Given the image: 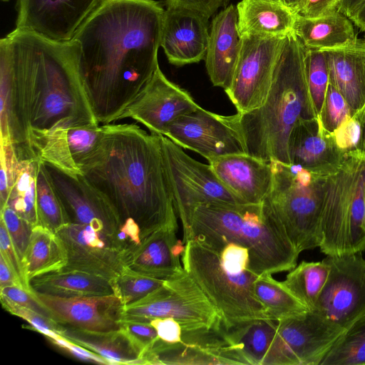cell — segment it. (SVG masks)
I'll return each instance as SVG.
<instances>
[{
    "instance_id": "cell-27",
    "label": "cell",
    "mask_w": 365,
    "mask_h": 365,
    "mask_svg": "<svg viewBox=\"0 0 365 365\" xmlns=\"http://www.w3.org/2000/svg\"><path fill=\"white\" fill-rule=\"evenodd\" d=\"M236 8L241 36L285 37L293 31L296 14L282 0H242Z\"/></svg>"
},
{
    "instance_id": "cell-45",
    "label": "cell",
    "mask_w": 365,
    "mask_h": 365,
    "mask_svg": "<svg viewBox=\"0 0 365 365\" xmlns=\"http://www.w3.org/2000/svg\"><path fill=\"white\" fill-rule=\"evenodd\" d=\"M120 329L142 354L158 338L155 328L148 322L121 320Z\"/></svg>"
},
{
    "instance_id": "cell-34",
    "label": "cell",
    "mask_w": 365,
    "mask_h": 365,
    "mask_svg": "<svg viewBox=\"0 0 365 365\" xmlns=\"http://www.w3.org/2000/svg\"><path fill=\"white\" fill-rule=\"evenodd\" d=\"M145 364H225L221 358L194 343H167L158 338L141 355Z\"/></svg>"
},
{
    "instance_id": "cell-24",
    "label": "cell",
    "mask_w": 365,
    "mask_h": 365,
    "mask_svg": "<svg viewBox=\"0 0 365 365\" xmlns=\"http://www.w3.org/2000/svg\"><path fill=\"white\" fill-rule=\"evenodd\" d=\"M288 153L291 164L318 172L338 163L344 153L317 117L296 124L289 135Z\"/></svg>"
},
{
    "instance_id": "cell-1",
    "label": "cell",
    "mask_w": 365,
    "mask_h": 365,
    "mask_svg": "<svg viewBox=\"0 0 365 365\" xmlns=\"http://www.w3.org/2000/svg\"><path fill=\"white\" fill-rule=\"evenodd\" d=\"M78 41L16 28L0 40L1 140L33 156L32 130L100 125L81 74Z\"/></svg>"
},
{
    "instance_id": "cell-58",
    "label": "cell",
    "mask_w": 365,
    "mask_h": 365,
    "mask_svg": "<svg viewBox=\"0 0 365 365\" xmlns=\"http://www.w3.org/2000/svg\"><path fill=\"white\" fill-rule=\"evenodd\" d=\"M349 1V0H344V2H343V5H342V7H341V9H343V7Z\"/></svg>"
},
{
    "instance_id": "cell-15",
    "label": "cell",
    "mask_w": 365,
    "mask_h": 365,
    "mask_svg": "<svg viewBox=\"0 0 365 365\" xmlns=\"http://www.w3.org/2000/svg\"><path fill=\"white\" fill-rule=\"evenodd\" d=\"M68 257L64 269H77L108 279L117 278L127 267L128 255L116 235L91 225L70 222L56 232Z\"/></svg>"
},
{
    "instance_id": "cell-33",
    "label": "cell",
    "mask_w": 365,
    "mask_h": 365,
    "mask_svg": "<svg viewBox=\"0 0 365 365\" xmlns=\"http://www.w3.org/2000/svg\"><path fill=\"white\" fill-rule=\"evenodd\" d=\"M39 164L40 160L35 157L18 158L6 203L33 227L38 225L36 181Z\"/></svg>"
},
{
    "instance_id": "cell-3",
    "label": "cell",
    "mask_w": 365,
    "mask_h": 365,
    "mask_svg": "<svg viewBox=\"0 0 365 365\" xmlns=\"http://www.w3.org/2000/svg\"><path fill=\"white\" fill-rule=\"evenodd\" d=\"M102 126L99 145L81 167L83 176L112 202L123 222L132 218L139 225L141 238L161 228L178 230L161 135L135 123Z\"/></svg>"
},
{
    "instance_id": "cell-20",
    "label": "cell",
    "mask_w": 365,
    "mask_h": 365,
    "mask_svg": "<svg viewBox=\"0 0 365 365\" xmlns=\"http://www.w3.org/2000/svg\"><path fill=\"white\" fill-rule=\"evenodd\" d=\"M31 292L53 319L62 326L94 331L120 329L125 305L115 294L60 297L31 289Z\"/></svg>"
},
{
    "instance_id": "cell-7",
    "label": "cell",
    "mask_w": 365,
    "mask_h": 365,
    "mask_svg": "<svg viewBox=\"0 0 365 365\" xmlns=\"http://www.w3.org/2000/svg\"><path fill=\"white\" fill-rule=\"evenodd\" d=\"M181 262L217 309L225 327L270 319L255 292L254 283L259 275L247 265L225 259L218 251L194 240L185 244Z\"/></svg>"
},
{
    "instance_id": "cell-49",
    "label": "cell",
    "mask_w": 365,
    "mask_h": 365,
    "mask_svg": "<svg viewBox=\"0 0 365 365\" xmlns=\"http://www.w3.org/2000/svg\"><path fill=\"white\" fill-rule=\"evenodd\" d=\"M344 0H302L296 14L308 18L341 12Z\"/></svg>"
},
{
    "instance_id": "cell-39",
    "label": "cell",
    "mask_w": 365,
    "mask_h": 365,
    "mask_svg": "<svg viewBox=\"0 0 365 365\" xmlns=\"http://www.w3.org/2000/svg\"><path fill=\"white\" fill-rule=\"evenodd\" d=\"M163 279L151 277L126 267L113 279L115 294L125 306L131 304L162 287Z\"/></svg>"
},
{
    "instance_id": "cell-13",
    "label": "cell",
    "mask_w": 365,
    "mask_h": 365,
    "mask_svg": "<svg viewBox=\"0 0 365 365\" xmlns=\"http://www.w3.org/2000/svg\"><path fill=\"white\" fill-rule=\"evenodd\" d=\"M163 135L208 162L230 154H247L237 113L222 115L200 106L174 120Z\"/></svg>"
},
{
    "instance_id": "cell-21",
    "label": "cell",
    "mask_w": 365,
    "mask_h": 365,
    "mask_svg": "<svg viewBox=\"0 0 365 365\" xmlns=\"http://www.w3.org/2000/svg\"><path fill=\"white\" fill-rule=\"evenodd\" d=\"M208 20L188 9L165 10L160 46L171 64L181 66L205 59L210 36Z\"/></svg>"
},
{
    "instance_id": "cell-41",
    "label": "cell",
    "mask_w": 365,
    "mask_h": 365,
    "mask_svg": "<svg viewBox=\"0 0 365 365\" xmlns=\"http://www.w3.org/2000/svg\"><path fill=\"white\" fill-rule=\"evenodd\" d=\"M1 305L13 315L26 320L34 329L46 338H56L61 335L64 327L50 317L39 314L31 309L19 305L6 297L0 295Z\"/></svg>"
},
{
    "instance_id": "cell-16",
    "label": "cell",
    "mask_w": 365,
    "mask_h": 365,
    "mask_svg": "<svg viewBox=\"0 0 365 365\" xmlns=\"http://www.w3.org/2000/svg\"><path fill=\"white\" fill-rule=\"evenodd\" d=\"M103 126L55 127L32 130L28 144L33 155L72 178L83 176L81 167L96 150Z\"/></svg>"
},
{
    "instance_id": "cell-46",
    "label": "cell",
    "mask_w": 365,
    "mask_h": 365,
    "mask_svg": "<svg viewBox=\"0 0 365 365\" xmlns=\"http://www.w3.org/2000/svg\"><path fill=\"white\" fill-rule=\"evenodd\" d=\"M332 133L337 147L343 153L359 149L361 128L354 116L345 120Z\"/></svg>"
},
{
    "instance_id": "cell-23",
    "label": "cell",
    "mask_w": 365,
    "mask_h": 365,
    "mask_svg": "<svg viewBox=\"0 0 365 365\" xmlns=\"http://www.w3.org/2000/svg\"><path fill=\"white\" fill-rule=\"evenodd\" d=\"M242 39L238 30L237 8L231 4L212 20L205 66L215 86L227 91L238 63Z\"/></svg>"
},
{
    "instance_id": "cell-57",
    "label": "cell",
    "mask_w": 365,
    "mask_h": 365,
    "mask_svg": "<svg viewBox=\"0 0 365 365\" xmlns=\"http://www.w3.org/2000/svg\"><path fill=\"white\" fill-rule=\"evenodd\" d=\"M284 4L292 9L296 14L302 0H282Z\"/></svg>"
},
{
    "instance_id": "cell-32",
    "label": "cell",
    "mask_w": 365,
    "mask_h": 365,
    "mask_svg": "<svg viewBox=\"0 0 365 365\" xmlns=\"http://www.w3.org/2000/svg\"><path fill=\"white\" fill-rule=\"evenodd\" d=\"M67 263V252L58 235L42 225L34 227L22 259L27 284L34 277L61 269Z\"/></svg>"
},
{
    "instance_id": "cell-28",
    "label": "cell",
    "mask_w": 365,
    "mask_h": 365,
    "mask_svg": "<svg viewBox=\"0 0 365 365\" xmlns=\"http://www.w3.org/2000/svg\"><path fill=\"white\" fill-rule=\"evenodd\" d=\"M277 321L255 319L225 327L224 339L235 364L267 365L276 331Z\"/></svg>"
},
{
    "instance_id": "cell-51",
    "label": "cell",
    "mask_w": 365,
    "mask_h": 365,
    "mask_svg": "<svg viewBox=\"0 0 365 365\" xmlns=\"http://www.w3.org/2000/svg\"><path fill=\"white\" fill-rule=\"evenodd\" d=\"M141 232L139 225L133 219L127 218L123 220L116 234L118 242L128 254V259L141 242Z\"/></svg>"
},
{
    "instance_id": "cell-12",
    "label": "cell",
    "mask_w": 365,
    "mask_h": 365,
    "mask_svg": "<svg viewBox=\"0 0 365 365\" xmlns=\"http://www.w3.org/2000/svg\"><path fill=\"white\" fill-rule=\"evenodd\" d=\"M285 37L242 36L238 63L232 83L225 91L238 113L250 112L264 103Z\"/></svg>"
},
{
    "instance_id": "cell-37",
    "label": "cell",
    "mask_w": 365,
    "mask_h": 365,
    "mask_svg": "<svg viewBox=\"0 0 365 365\" xmlns=\"http://www.w3.org/2000/svg\"><path fill=\"white\" fill-rule=\"evenodd\" d=\"M320 365H365V314L343 331Z\"/></svg>"
},
{
    "instance_id": "cell-6",
    "label": "cell",
    "mask_w": 365,
    "mask_h": 365,
    "mask_svg": "<svg viewBox=\"0 0 365 365\" xmlns=\"http://www.w3.org/2000/svg\"><path fill=\"white\" fill-rule=\"evenodd\" d=\"M322 181L320 250L341 255L365 250V152L344 153L329 168L313 172Z\"/></svg>"
},
{
    "instance_id": "cell-40",
    "label": "cell",
    "mask_w": 365,
    "mask_h": 365,
    "mask_svg": "<svg viewBox=\"0 0 365 365\" xmlns=\"http://www.w3.org/2000/svg\"><path fill=\"white\" fill-rule=\"evenodd\" d=\"M307 79L309 92L319 116L329 84V73L322 51L307 50Z\"/></svg>"
},
{
    "instance_id": "cell-50",
    "label": "cell",
    "mask_w": 365,
    "mask_h": 365,
    "mask_svg": "<svg viewBox=\"0 0 365 365\" xmlns=\"http://www.w3.org/2000/svg\"><path fill=\"white\" fill-rule=\"evenodd\" d=\"M230 0H165L167 9H185L198 12L210 18L222 6H226Z\"/></svg>"
},
{
    "instance_id": "cell-29",
    "label": "cell",
    "mask_w": 365,
    "mask_h": 365,
    "mask_svg": "<svg viewBox=\"0 0 365 365\" xmlns=\"http://www.w3.org/2000/svg\"><path fill=\"white\" fill-rule=\"evenodd\" d=\"M353 22L341 12L308 18L296 14L293 32L307 50L325 51L354 43Z\"/></svg>"
},
{
    "instance_id": "cell-43",
    "label": "cell",
    "mask_w": 365,
    "mask_h": 365,
    "mask_svg": "<svg viewBox=\"0 0 365 365\" xmlns=\"http://www.w3.org/2000/svg\"><path fill=\"white\" fill-rule=\"evenodd\" d=\"M0 218L5 224L22 262L34 227L7 205L1 208Z\"/></svg>"
},
{
    "instance_id": "cell-10",
    "label": "cell",
    "mask_w": 365,
    "mask_h": 365,
    "mask_svg": "<svg viewBox=\"0 0 365 365\" xmlns=\"http://www.w3.org/2000/svg\"><path fill=\"white\" fill-rule=\"evenodd\" d=\"M161 143L168 182L185 244L196 207L210 203H245L222 182L210 164L193 159L165 135H161Z\"/></svg>"
},
{
    "instance_id": "cell-56",
    "label": "cell",
    "mask_w": 365,
    "mask_h": 365,
    "mask_svg": "<svg viewBox=\"0 0 365 365\" xmlns=\"http://www.w3.org/2000/svg\"><path fill=\"white\" fill-rule=\"evenodd\" d=\"M359 122L361 128V137L359 149L365 152V104L363 108L354 115Z\"/></svg>"
},
{
    "instance_id": "cell-60",
    "label": "cell",
    "mask_w": 365,
    "mask_h": 365,
    "mask_svg": "<svg viewBox=\"0 0 365 365\" xmlns=\"http://www.w3.org/2000/svg\"><path fill=\"white\" fill-rule=\"evenodd\" d=\"M2 1H9V0H2Z\"/></svg>"
},
{
    "instance_id": "cell-54",
    "label": "cell",
    "mask_w": 365,
    "mask_h": 365,
    "mask_svg": "<svg viewBox=\"0 0 365 365\" xmlns=\"http://www.w3.org/2000/svg\"><path fill=\"white\" fill-rule=\"evenodd\" d=\"M6 286H18L28 289L4 258L0 255V288Z\"/></svg>"
},
{
    "instance_id": "cell-22",
    "label": "cell",
    "mask_w": 365,
    "mask_h": 365,
    "mask_svg": "<svg viewBox=\"0 0 365 365\" xmlns=\"http://www.w3.org/2000/svg\"><path fill=\"white\" fill-rule=\"evenodd\" d=\"M222 182L245 204H261L272 184L271 161L230 154L209 161Z\"/></svg>"
},
{
    "instance_id": "cell-14",
    "label": "cell",
    "mask_w": 365,
    "mask_h": 365,
    "mask_svg": "<svg viewBox=\"0 0 365 365\" xmlns=\"http://www.w3.org/2000/svg\"><path fill=\"white\" fill-rule=\"evenodd\" d=\"M324 259L329 274L312 311L345 329L365 314V259L357 252Z\"/></svg>"
},
{
    "instance_id": "cell-30",
    "label": "cell",
    "mask_w": 365,
    "mask_h": 365,
    "mask_svg": "<svg viewBox=\"0 0 365 365\" xmlns=\"http://www.w3.org/2000/svg\"><path fill=\"white\" fill-rule=\"evenodd\" d=\"M29 285L35 292L60 297L115 294L113 279L81 270L64 268L34 277L29 280Z\"/></svg>"
},
{
    "instance_id": "cell-38",
    "label": "cell",
    "mask_w": 365,
    "mask_h": 365,
    "mask_svg": "<svg viewBox=\"0 0 365 365\" xmlns=\"http://www.w3.org/2000/svg\"><path fill=\"white\" fill-rule=\"evenodd\" d=\"M36 209L38 225L54 232L70 222L46 165L41 161L36 181Z\"/></svg>"
},
{
    "instance_id": "cell-36",
    "label": "cell",
    "mask_w": 365,
    "mask_h": 365,
    "mask_svg": "<svg viewBox=\"0 0 365 365\" xmlns=\"http://www.w3.org/2000/svg\"><path fill=\"white\" fill-rule=\"evenodd\" d=\"M255 292L269 318L274 321L296 317L309 311L271 274L259 275L254 283Z\"/></svg>"
},
{
    "instance_id": "cell-2",
    "label": "cell",
    "mask_w": 365,
    "mask_h": 365,
    "mask_svg": "<svg viewBox=\"0 0 365 365\" xmlns=\"http://www.w3.org/2000/svg\"><path fill=\"white\" fill-rule=\"evenodd\" d=\"M164 13L155 0H103L76 33L81 74L99 123L119 120L159 66Z\"/></svg>"
},
{
    "instance_id": "cell-52",
    "label": "cell",
    "mask_w": 365,
    "mask_h": 365,
    "mask_svg": "<svg viewBox=\"0 0 365 365\" xmlns=\"http://www.w3.org/2000/svg\"><path fill=\"white\" fill-rule=\"evenodd\" d=\"M52 344L68 353L73 357L81 361L99 364H108V362L101 356L96 353L76 344L65 337L58 336L56 338H47Z\"/></svg>"
},
{
    "instance_id": "cell-59",
    "label": "cell",
    "mask_w": 365,
    "mask_h": 365,
    "mask_svg": "<svg viewBox=\"0 0 365 365\" xmlns=\"http://www.w3.org/2000/svg\"><path fill=\"white\" fill-rule=\"evenodd\" d=\"M364 200H365V188H364Z\"/></svg>"
},
{
    "instance_id": "cell-4",
    "label": "cell",
    "mask_w": 365,
    "mask_h": 365,
    "mask_svg": "<svg viewBox=\"0 0 365 365\" xmlns=\"http://www.w3.org/2000/svg\"><path fill=\"white\" fill-rule=\"evenodd\" d=\"M237 114L247 154L291 165L288 142L293 128L319 117L308 85L307 49L293 31L284 38L264 103Z\"/></svg>"
},
{
    "instance_id": "cell-42",
    "label": "cell",
    "mask_w": 365,
    "mask_h": 365,
    "mask_svg": "<svg viewBox=\"0 0 365 365\" xmlns=\"http://www.w3.org/2000/svg\"><path fill=\"white\" fill-rule=\"evenodd\" d=\"M350 108L341 94L329 82L319 118L327 130L333 133L351 118Z\"/></svg>"
},
{
    "instance_id": "cell-25",
    "label": "cell",
    "mask_w": 365,
    "mask_h": 365,
    "mask_svg": "<svg viewBox=\"0 0 365 365\" xmlns=\"http://www.w3.org/2000/svg\"><path fill=\"white\" fill-rule=\"evenodd\" d=\"M322 51L329 82L344 97L354 116L365 104V39Z\"/></svg>"
},
{
    "instance_id": "cell-17",
    "label": "cell",
    "mask_w": 365,
    "mask_h": 365,
    "mask_svg": "<svg viewBox=\"0 0 365 365\" xmlns=\"http://www.w3.org/2000/svg\"><path fill=\"white\" fill-rule=\"evenodd\" d=\"M103 0H18L16 28L52 41H71Z\"/></svg>"
},
{
    "instance_id": "cell-9",
    "label": "cell",
    "mask_w": 365,
    "mask_h": 365,
    "mask_svg": "<svg viewBox=\"0 0 365 365\" xmlns=\"http://www.w3.org/2000/svg\"><path fill=\"white\" fill-rule=\"evenodd\" d=\"M164 317L178 321L183 332L210 329L221 322L217 309L184 268L144 298L125 306L122 320L150 323Z\"/></svg>"
},
{
    "instance_id": "cell-35",
    "label": "cell",
    "mask_w": 365,
    "mask_h": 365,
    "mask_svg": "<svg viewBox=\"0 0 365 365\" xmlns=\"http://www.w3.org/2000/svg\"><path fill=\"white\" fill-rule=\"evenodd\" d=\"M330 267L320 262L302 261L290 270L282 284L309 311H312L327 281Z\"/></svg>"
},
{
    "instance_id": "cell-11",
    "label": "cell",
    "mask_w": 365,
    "mask_h": 365,
    "mask_svg": "<svg viewBox=\"0 0 365 365\" xmlns=\"http://www.w3.org/2000/svg\"><path fill=\"white\" fill-rule=\"evenodd\" d=\"M344 330L309 310L277 321L267 365H320Z\"/></svg>"
},
{
    "instance_id": "cell-26",
    "label": "cell",
    "mask_w": 365,
    "mask_h": 365,
    "mask_svg": "<svg viewBox=\"0 0 365 365\" xmlns=\"http://www.w3.org/2000/svg\"><path fill=\"white\" fill-rule=\"evenodd\" d=\"M176 229L161 228L141 238L130 255L127 267L143 274L166 279L181 270L180 257L185 249Z\"/></svg>"
},
{
    "instance_id": "cell-5",
    "label": "cell",
    "mask_w": 365,
    "mask_h": 365,
    "mask_svg": "<svg viewBox=\"0 0 365 365\" xmlns=\"http://www.w3.org/2000/svg\"><path fill=\"white\" fill-rule=\"evenodd\" d=\"M190 240L215 250L228 243L247 248L250 268L257 275L291 270L299 255L262 203L198 205L192 215L186 242Z\"/></svg>"
},
{
    "instance_id": "cell-8",
    "label": "cell",
    "mask_w": 365,
    "mask_h": 365,
    "mask_svg": "<svg viewBox=\"0 0 365 365\" xmlns=\"http://www.w3.org/2000/svg\"><path fill=\"white\" fill-rule=\"evenodd\" d=\"M271 165L272 184L262 207L280 225L299 253L319 247L322 200L319 175L312 172V182L305 185L296 177L302 166L277 160H271Z\"/></svg>"
},
{
    "instance_id": "cell-47",
    "label": "cell",
    "mask_w": 365,
    "mask_h": 365,
    "mask_svg": "<svg viewBox=\"0 0 365 365\" xmlns=\"http://www.w3.org/2000/svg\"><path fill=\"white\" fill-rule=\"evenodd\" d=\"M0 255L7 262L29 290L23 270L22 262L8 233L4 221L0 218Z\"/></svg>"
},
{
    "instance_id": "cell-55",
    "label": "cell",
    "mask_w": 365,
    "mask_h": 365,
    "mask_svg": "<svg viewBox=\"0 0 365 365\" xmlns=\"http://www.w3.org/2000/svg\"><path fill=\"white\" fill-rule=\"evenodd\" d=\"M349 19L361 31H365V0L357 5Z\"/></svg>"
},
{
    "instance_id": "cell-61",
    "label": "cell",
    "mask_w": 365,
    "mask_h": 365,
    "mask_svg": "<svg viewBox=\"0 0 365 365\" xmlns=\"http://www.w3.org/2000/svg\"><path fill=\"white\" fill-rule=\"evenodd\" d=\"M364 33H365V31H364ZM364 39H365V37H364Z\"/></svg>"
},
{
    "instance_id": "cell-44",
    "label": "cell",
    "mask_w": 365,
    "mask_h": 365,
    "mask_svg": "<svg viewBox=\"0 0 365 365\" xmlns=\"http://www.w3.org/2000/svg\"><path fill=\"white\" fill-rule=\"evenodd\" d=\"M0 207L6 205L14 182L18 158L10 141L1 140Z\"/></svg>"
},
{
    "instance_id": "cell-31",
    "label": "cell",
    "mask_w": 365,
    "mask_h": 365,
    "mask_svg": "<svg viewBox=\"0 0 365 365\" xmlns=\"http://www.w3.org/2000/svg\"><path fill=\"white\" fill-rule=\"evenodd\" d=\"M61 335L101 356L108 364L144 365L140 351L120 329L94 331L64 327Z\"/></svg>"
},
{
    "instance_id": "cell-53",
    "label": "cell",
    "mask_w": 365,
    "mask_h": 365,
    "mask_svg": "<svg viewBox=\"0 0 365 365\" xmlns=\"http://www.w3.org/2000/svg\"><path fill=\"white\" fill-rule=\"evenodd\" d=\"M150 324L156 330L160 340L170 344L182 341V327L173 318H155L150 322Z\"/></svg>"
},
{
    "instance_id": "cell-18",
    "label": "cell",
    "mask_w": 365,
    "mask_h": 365,
    "mask_svg": "<svg viewBox=\"0 0 365 365\" xmlns=\"http://www.w3.org/2000/svg\"><path fill=\"white\" fill-rule=\"evenodd\" d=\"M70 222L116 235L123 219L112 202L83 176L72 178L46 165Z\"/></svg>"
},
{
    "instance_id": "cell-48",
    "label": "cell",
    "mask_w": 365,
    "mask_h": 365,
    "mask_svg": "<svg viewBox=\"0 0 365 365\" xmlns=\"http://www.w3.org/2000/svg\"><path fill=\"white\" fill-rule=\"evenodd\" d=\"M0 295L6 297L19 305L53 319L49 312L34 297L31 290L18 286H6L0 288Z\"/></svg>"
},
{
    "instance_id": "cell-19",
    "label": "cell",
    "mask_w": 365,
    "mask_h": 365,
    "mask_svg": "<svg viewBox=\"0 0 365 365\" xmlns=\"http://www.w3.org/2000/svg\"><path fill=\"white\" fill-rule=\"evenodd\" d=\"M191 94L170 81L158 66L135 101L120 118H132L151 133L163 135L178 117L198 108Z\"/></svg>"
}]
</instances>
